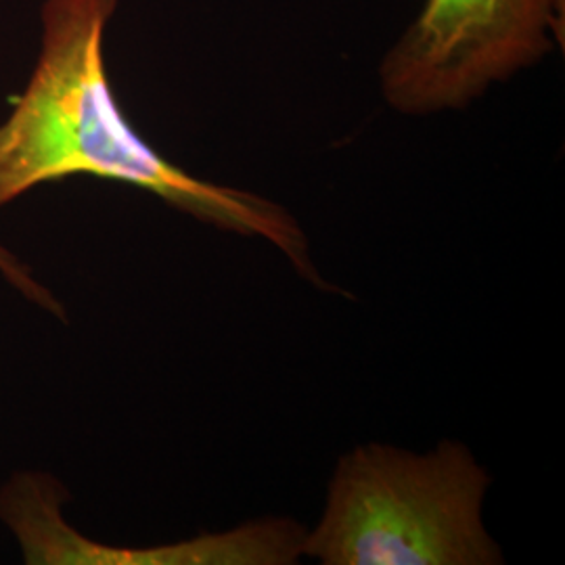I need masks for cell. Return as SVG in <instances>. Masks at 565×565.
Segmentation results:
<instances>
[{"mask_svg": "<svg viewBox=\"0 0 565 565\" xmlns=\"http://www.w3.org/2000/svg\"><path fill=\"white\" fill-rule=\"evenodd\" d=\"M564 39V0H424L385 53V102L408 116L461 109L545 60Z\"/></svg>", "mask_w": 565, "mask_h": 565, "instance_id": "3", "label": "cell"}, {"mask_svg": "<svg viewBox=\"0 0 565 565\" xmlns=\"http://www.w3.org/2000/svg\"><path fill=\"white\" fill-rule=\"evenodd\" d=\"M490 478L469 450L429 455L364 445L345 455L302 555L324 565H488L499 548L482 524Z\"/></svg>", "mask_w": 565, "mask_h": 565, "instance_id": "2", "label": "cell"}, {"mask_svg": "<svg viewBox=\"0 0 565 565\" xmlns=\"http://www.w3.org/2000/svg\"><path fill=\"white\" fill-rule=\"evenodd\" d=\"M120 0H44L41 53L0 121V210L46 182H121L184 214L277 245L312 275L300 226L260 195L193 177L142 139L121 111L105 65V32Z\"/></svg>", "mask_w": 565, "mask_h": 565, "instance_id": "1", "label": "cell"}, {"mask_svg": "<svg viewBox=\"0 0 565 565\" xmlns=\"http://www.w3.org/2000/svg\"><path fill=\"white\" fill-rule=\"evenodd\" d=\"M0 277L9 282V287L18 291L25 302L57 317L60 321H65V306L53 294V289H49L34 275V270L2 242H0Z\"/></svg>", "mask_w": 565, "mask_h": 565, "instance_id": "5", "label": "cell"}, {"mask_svg": "<svg viewBox=\"0 0 565 565\" xmlns=\"http://www.w3.org/2000/svg\"><path fill=\"white\" fill-rule=\"evenodd\" d=\"M67 488L53 473L21 469L0 486V524L28 565L285 564L291 534L282 522L243 525L174 545L114 546L84 536L65 518Z\"/></svg>", "mask_w": 565, "mask_h": 565, "instance_id": "4", "label": "cell"}]
</instances>
